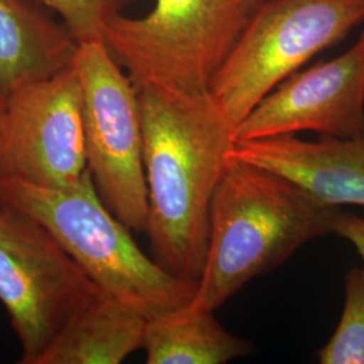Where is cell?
<instances>
[{"label":"cell","mask_w":364,"mask_h":364,"mask_svg":"<svg viewBox=\"0 0 364 364\" xmlns=\"http://www.w3.org/2000/svg\"><path fill=\"white\" fill-rule=\"evenodd\" d=\"M0 204H1V201H0Z\"/></svg>","instance_id":"obj_19"},{"label":"cell","mask_w":364,"mask_h":364,"mask_svg":"<svg viewBox=\"0 0 364 364\" xmlns=\"http://www.w3.org/2000/svg\"><path fill=\"white\" fill-rule=\"evenodd\" d=\"M147 318L100 291L38 364H119L144 348Z\"/></svg>","instance_id":"obj_12"},{"label":"cell","mask_w":364,"mask_h":364,"mask_svg":"<svg viewBox=\"0 0 364 364\" xmlns=\"http://www.w3.org/2000/svg\"><path fill=\"white\" fill-rule=\"evenodd\" d=\"M138 88V87H136ZM153 258L169 273L198 281L205 264L210 207L234 126L209 93L139 87Z\"/></svg>","instance_id":"obj_1"},{"label":"cell","mask_w":364,"mask_h":364,"mask_svg":"<svg viewBox=\"0 0 364 364\" xmlns=\"http://www.w3.org/2000/svg\"><path fill=\"white\" fill-rule=\"evenodd\" d=\"M0 201L39 221L92 281L147 320L192 302L198 281L183 279L146 255L107 208L90 170L64 188L0 178Z\"/></svg>","instance_id":"obj_3"},{"label":"cell","mask_w":364,"mask_h":364,"mask_svg":"<svg viewBox=\"0 0 364 364\" xmlns=\"http://www.w3.org/2000/svg\"><path fill=\"white\" fill-rule=\"evenodd\" d=\"M0 178L64 188L87 171L82 95L75 66L4 95Z\"/></svg>","instance_id":"obj_8"},{"label":"cell","mask_w":364,"mask_h":364,"mask_svg":"<svg viewBox=\"0 0 364 364\" xmlns=\"http://www.w3.org/2000/svg\"><path fill=\"white\" fill-rule=\"evenodd\" d=\"M335 234L348 240L364 263V218L350 212H343Z\"/></svg>","instance_id":"obj_16"},{"label":"cell","mask_w":364,"mask_h":364,"mask_svg":"<svg viewBox=\"0 0 364 364\" xmlns=\"http://www.w3.org/2000/svg\"><path fill=\"white\" fill-rule=\"evenodd\" d=\"M227 158L277 173L324 205L364 208V135L318 141L277 135L236 142Z\"/></svg>","instance_id":"obj_10"},{"label":"cell","mask_w":364,"mask_h":364,"mask_svg":"<svg viewBox=\"0 0 364 364\" xmlns=\"http://www.w3.org/2000/svg\"><path fill=\"white\" fill-rule=\"evenodd\" d=\"M364 22V0H264L209 85L236 126L314 55Z\"/></svg>","instance_id":"obj_5"},{"label":"cell","mask_w":364,"mask_h":364,"mask_svg":"<svg viewBox=\"0 0 364 364\" xmlns=\"http://www.w3.org/2000/svg\"><path fill=\"white\" fill-rule=\"evenodd\" d=\"M312 131L364 135V41L331 61L296 72L266 95L232 130L234 142Z\"/></svg>","instance_id":"obj_9"},{"label":"cell","mask_w":364,"mask_h":364,"mask_svg":"<svg viewBox=\"0 0 364 364\" xmlns=\"http://www.w3.org/2000/svg\"><path fill=\"white\" fill-rule=\"evenodd\" d=\"M149 364H225L252 351L228 332L212 311L183 306L147 320L144 348Z\"/></svg>","instance_id":"obj_13"},{"label":"cell","mask_w":364,"mask_h":364,"mask_svg":"<svg viewBox=\"0 0 364 364\" xmlns=\"http://www.w3.org/2000/svg\"><path fill=\"white\" fill-rule=\"evenodd\" d=\"M360 38L363 39L364 41V31L362 33V34H360Z\"/></svg>","instance_id":"obj_18"},{"label":"cell","mask_w":364,"mask_h":364,"mask_svg":"<svg viewBox=\"0 0 364 364\" xmlns=\"http://www.w3.org/2000/svg\"><path fill=\"white\" fill-rule=\"evenodd\" d=\"M263 1L156 0L144 16H115L102 41L138 88L204 95Z\"/></svg>","instance_id":"obj_4"},{"label":"cell","mask_w":364,"mask_h":364,"mask_svg":"<svg viewBox=\"0 0 364 364\" xmlns=\"http://www.w3.org/2000/svg\"><path fill=\"white\" fill-rule=\"evenodd\" d=\"M321 364H364V269L346 275V299L338 328L317 352Z\"/></svg>","instance_id":"obj_14"},{"label":"cell","mask_w":364,"mask_h":364,"mask_svg":"<svg viewBox=\"0 0 364 364\" xmlns=\"http://www.w3.org/2000/svg\"><path fill=\"white\" fill-rule=\"evenodd\" d=\"M100 291L39 221L0 204V302L21 344V364L43 353Z\"/></svg>","instance_id":"obj_6"},{"label":"cell","mask_w":364,"mask_h":364,"mask_svg":"<svg viewBox=\"0 0 364 364\" xmlns=\"http://www.w3.org/2000/svg\"><path fill=\"white\" fill-rule=\"evenodd\" d=\"M57 14L69 34L80 43L102 41L105 25L134 0H28Z\"/></svg>","instance_id":"obj_15"},{"label":"cell","mask_w":364,"mask_h":364,"mask_svg":"<svg viewBox=\"0 0 364 364\" xmlns=\"http://www.w3.org/2000/svg\"><path fill=\"white\" fill-rule=\"evenodd\" d=\"M78 43L28 0H0V92L73 65Z\"/></svg>","instance_id":"obj_11"},{"label":"cell","mask_w":364,"mask_h":364,"mask_svg":"<svg viewBox=\"0 0 364 364\" xmlns=\"http://www.w3.org/2000/svg\"><path fill=\"white\" fill-rule=\"evenodd\" d=\"M4 102H6V96L0 92V119H1V114H3V108H4Z\"/></svg>","instance_id":"obj_17"},{"label":"cell","mask_w":364,"mask_h":364,"mask_svg":"<svg viewBox=\"0 0 364 364\" xmlns=\"http://www.w3.org/2000/svg\"><path fill=\"white\" fill-rule=\"evenodd\" d=\"M343 212L277 173L227 158L212 200L204 270L189 306L218 311L305 243L335 234Z\"/></svg>","instance_id":"obj_2"},{"label":"cell","mask_w":364,"mask_h":364,"mask_svg":"<svg viewBox=\"0 0 364 364\" xmlns=\"http://www.w3.org/2000/svg\"><path fill=\"white\" fill-rule=\"evenodd\" d=\"M87 168L100 198L131 231L146 232L149 200L139 93L103 41L78 45Z\"/></svg>","instance_id":"obj_7"}]
</instances>
